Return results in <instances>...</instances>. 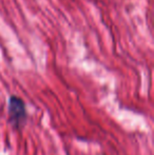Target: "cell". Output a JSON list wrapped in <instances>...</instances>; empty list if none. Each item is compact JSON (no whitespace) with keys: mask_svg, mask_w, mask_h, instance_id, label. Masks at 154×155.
<instances>
[{"mask_svg":"<svg viewBox=\"0 0 154 155\" xmlns=\"http://www.w3.org/2000/svg\"><path fill=\"white\" fill-rule=\"evenodd\" d=\"M8 117L13 126L20 128L27 119L25 104L18 96H11L8 99Z\"/></svg>","mask_w":154,"mask_h":155,"instance_id":"cell-1","label":"cell"}]
</instances>
